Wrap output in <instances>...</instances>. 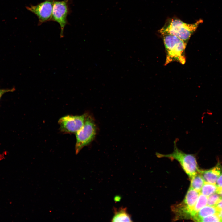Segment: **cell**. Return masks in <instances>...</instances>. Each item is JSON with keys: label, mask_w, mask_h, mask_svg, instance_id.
Segmentation results:
<instances>
[{"label": "cell", "mask_w": 222, "mask_h": 222, "mask_svg": "<svg viewBox=\"0 0 222 222\" xmlns=\"http://www.w3.org/2000/svg\"><path fill=\"white\" fill-rule=\"evenodd\" d=\"M203 22L202 19H199L195 23L188 24L177 18H170L159 31L162 35L175 36L187 43L191 35Z\"/></svg>", "instance_id": "6da1fadb"}, {"label": "cell", "mask_w": 222, "mask_h": 222, "mask_svg": "<svg viewBox=\"0 0 222 222\" xmlns=\"http://www.w3.org/2000/svg\"><path fill=\"white\" fill-rule=\"evenodd\" d=\"M162 35L166 54L165 65L174 61L184 64L187 43L175 36L170 35Z\"/></svg>", "instance_id": "7a4b0ae2"}, {"label": "cell", "mask_w": 222, "mask_h": 222, "mask_svg": "<svg viewBox=\"0 0 222 222\" xmlns=\"http://www.w3.org/2000/svg\"><path fill=\"white\" fill-rule=\"evenodd\" d=\"M177 140L174 142V150L171 153L162 154L156 153V155L159 158H166L171 160L178 161L183 170L191 179L199 173V169L195 154L186 153L179 149L177 146Z\"/></svg>", "instance_id": "3957f363"}, {"label": "cell", "mask_w": 222, "mask_h": 222, "mask_svg": "<svg viewBox=\"0 0 222 222\" xmlns=\"http://www.w3.org/2000/svg\"><path fill=\"white\" fill-rule=\"evenodd\" d=\"M97 128L93 117L88 114L82 127L76 133V142L75 153L77 154L84 146L89 144L94 140Z\"/></svg>", "instance_id": "277c9868"}, {"label": "cell", "mask_w": 222, "mask_h": 222, "mask_svg": "<svg viewBox=\"0 0 222 222\" xmlns=\"http://www.w3.org/2000/svg\"><path fill=\"white\" fill-rule=\"evenodd\" d=\"M72 0H55L54 2L51 21L57 22L60 25V37H64V31L65 26L69 24L67 18L71 12L70 4Z\"/></svg>", "instance_id": "5b68a950"}, {"label": "cell", "mask_w": 222, "mask_h": 222, "mask_svg": "<svg viewBox=\"0 0 222 222\" xmlns=\"http://www.w3.org/2000/svg\"><path fill=\"white\" fill-rule=\"evenodd\" d=\"M88 114L86 113L81 115H68L62 117L58 121L60 131L65 133H76L84 125Z\"/></svg>", "instance_id": "8992f818"}, {"label": "cell", "mask_w": 222, "mask_h": 222, "mask_svg": "<svg viewBox=\"0 0 222 222\" xmlns=\"http://www.w3.org/2000/svg\"><path fill=\"white\" fill-rule=\"evenodd\" d=\"M55 0H44L36 5L27 7L28 10L34 14L38 18V25L51 21L54 2Z\"/></svg>", "instance_id": "52a82bcc"}, {"label": "cell", "mask_w": 222, "mask_h": 222, "mask_svg": "<svg viewBox=\"0 0 222 222\" xmlns=\"http://www.w3.org/2000/svg\"><path fill=\"white\" fill-rule=\"evenodd\" d=\"M200 193L190 187L183 201L177 204L183 212L190 216L191 219L192 211Z\"/></svg>", "instance_id": "ba28073f"}, {"label": "cell", "mask_w": 222, "mask_h": 222, "mask_svg": "<svg viewBox=\"0 0 222 222\" xmlns=\"http://www.w3.org/2000/svg\"><path fill=\"white\" fill-rule=\"evenodd\" d=\"M222 173V166L219 162L211 169L206 170H200L199 172L205 182L214 184H216L218 177Z\"/></svg>", "instance_id": "9c48e42d"}, {"label": "cell", "mask_w": 222, "mask_h": 222, "mask_svg": "<svg viewBox=\"0 0 222 222\" xmlns=\"http://www.w3.org/2000/svg\"><path fill=\"white\" fill-rule=\"evenodd\" d=\"M114 216L112 222H132L130 214L127 211L126 207H121L118 209L113 208Z\"/></svg>", "instance_id": "30bf717a"}, {"label": "cell", "mask_w": 222, "mask_h": 222, "mask_svg": "<svg viewBox=\"0 0 222 222\" xmlns=\"http://www.w3.org/2000/svg\"><path fill=\"white\" fill-rule=\"evenodd\" d=\"M218 213L215 206L206 205L201 208L191 218L195 221L208 216Z\"/></svg>", "instance_id": "8fae6325"}, {"label": "cell", "mask_w": 222, "mask_h": 222, "mask_svg": "<svg viewBox=\"0 0 222 222\" xmlns=\"http://www.w3.org/2000/svg\"><path fill=\"white\" fill-rule=\"evenodd\" d=\"M208 197L200 193L194 205L191 214V219L201 208L207 205Z\"/></svg>", "instance_id": "7c38bea8"}, {"label": "cell", "mask_w": 222, "mask_h": 222, "mask_svg": "<svg viewBox=\"0 0 222 222\" xmlns=\"http://www.w3.org/2000/svg\"><path fill=\"white\" fill-rule=\"evenodd\" d=\"M190 187L200 192L205 181L201 175L199 173L191 179Z\"/></svg>", "instance_id": "4fadbf2b"}, {"label": "cell", "mask_w": 222, "mask_h": 222, "mask_svg": "<svg viewBox=\"0 0 222 222\" xmlns=\"http://www.w3.org/2000/svg\"><path fill=\"white\" fill-rule=\"evenodd\" d=\"M218 189L216 184L205 182L200 191V193L207 197L217 193Z\"/></svg>", "instance_id": "5bb4252c"}, {"label": "cell", "mask_w": 222, "mask_h": 222, "mask_svg": "<svg viewBox=\"0 0 222 222\" xmlns=\"http://www.w3.org/2000/svg\"><path fill=\"white\" fill-rule=\"evenodd\" d=\"M222 198L218 193H214L208 197L207 205L214 206Z\"/></svg>", "instance_id": "9a60e30c"}, {"label": "cell", "mask_w": 222, "mask_h": 222, "mask_svg": "<svg viewBox=\"0 0 222 222\" xmlns=\"http://www.w3.org/2000/svg\"><path fill=\"white\" fill-rule=\"evenodd\" d=\"M199 222H221V221L217 213L201 218Z\"/></svg>", "instance_id": "2e32d148"}, {"label": "cell", "mask_w": 222, "mask_h": 222, "mask_svg": "<svg viewBox=\"0 0 222 222\" xmlns=\"http://www.w3.org/2000/svg\"><path fill=\"white\" fill-rule=\"evenodd\" d=\"M15 88L14 87L11 89H0V99L2 95L8 92H12L14 91Z\"/></svg>", "instance_id": "e0dca14e"}, {"label": "cell", "mask_w": 222, "mask_h": 222, "mask_svg": "<svg viewBox=\"0 0 222 222\" xmlns=\"http://www.w3.org/2000/svg\"><path fill=\"white\" fill-rule=\"evenodd\" d=\"M216 184L217 186L218 189L222 188V173L218 177Z\"/></svg>", "instance_id": "ac0fdd59"}, {"label": "cell", "mask_w": 222, "mask_h": 222, "mask_svg": "<svg viewBox=\"0 0 222 222\" xmlns=\"http://www.w3.org/2000/svg\"><path fill=\"white\" fill-rule=\"evenodd\" d=\"M214 206L218 212L222 210V198Z\"/></svg>", "instance_id": "d6986e66"}, {"label": "cell", "mask_w": 222, "mask_h": 222, "mask_svg": "<svg viewBox=\"0 0 222 222\" xmlns=\"http://www.w3.org/2000/svg\"><path fill=\"white\" fill-rule=\"evenodd\" d=\"M217 193H218L222 198V188L218 189Z\"/></svg>", "instance_id": "ffe728a7"}, {"label": "cell", "mask_w": 222, "mask_h": 222, "mask_svg": "<svg viewBox=\"0 0 222 222\" xmlns=\"http://www.w3.org/2000/svg\"><path fill=\"white\" fill-rule=\"evenodd\" d=\"M218 213L222 222V210L218 212Z\"/></svg>", "instance_id": "44dd1931"}, {"label": "cell", "mask_w": 222, "mask_h": 222, "mask_svg": "<svg viewBox=\"0 0 222 222\" xmlns=\"http://www.w3.org/2000/svg\"><path fill=\"white\" fill-rule=\"evenodd\" d=\"M121 199V197L119 196H116L114 200L116 201H118Z\"/></svg>", "instance_id": "7402d4cb"}]
</instances>
